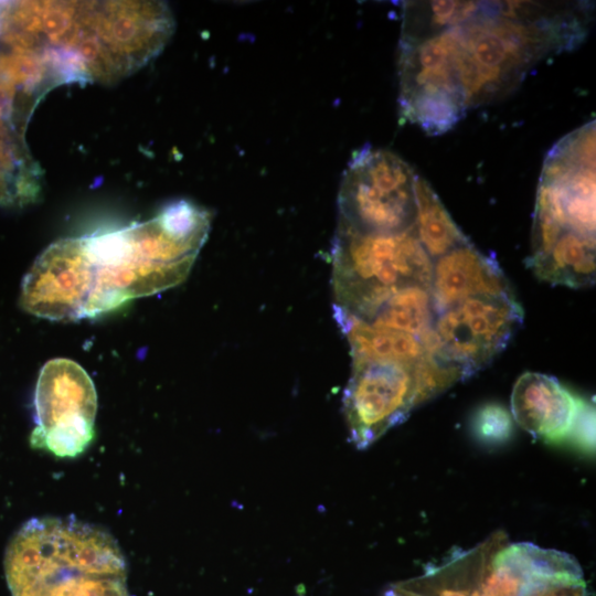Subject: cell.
<instances>
[{"label":"cell","mask_w":596,"mask_h":596,"mask_svg":"<svg viewBox=\"0 0 596 596\" xmlns=\"http://www.w3.org/2000/svg\"><path fill=\"white\" fill-rule=\"evenodd\" d=\"M209 210L169 203L148 221L47 246L21 285L20 305L47 320H81L181 284L211 228Z\"/></svg>","instance_id":"6da1fadb"},{"label":"cell","mask_w":596,"mask_h":596,"mask_svg":"<svg viewBox=\"0 0 596 596\" xmlns=\"http://www.w3.org/2000/svg\"><path fill=\"white\" fill-rule=\"evenodd\" d=\"M590 20L585 2L478 1L428 35L430 64L469 110L512 93L542 60L576 49Z\"/></svg>","instance_id":"7a4b0ae2"},{"label":"cell","mask_w":596,"mask_h":596,"mask_svg":"<svg viewBox=\"0 0 596 596\" xmlns=\"http://www.w3.org/2000/svg\"><path fill=\"white\" fill-rule=\"evenodd\" d=\"M433 260L415 225L401 232H356L337 227L332 243L336 307L369 321L397 290L430 288Z\"/></svg>","instance_id":"3957f363"},{"label":"cell","mask_w":596,"mask_h":596,"mask_svg":"<svg viewBox=\"0 0 596 596\" xmlns=\"http://www.w3.org/2000/svg\"><path fill=\"white\" fill-rule=\"evenodd\" d=\"M173 30L161 1H81L72 55L85 82L114 83L157 56Z\"/></svg>","instance_id":"277c9868"},{"label":"cell","mask_w":596,"mask_h":596,"mask_svg":"<svg viewBox=\"0 0 596 596\" xmlns=\"http://www.w3.org/2000/svg\"><path fill=\"white\" fill-rule=\"evenodd\" d=\"M413 168L394 152L364 146L343 172L337 227L356 232H401L415 225Z\"/></svg>","instance_id":"5b68a950"},{"label":"cell","mask_w":596,"mask_h":596,"mask_svg":"<svg viewBox=\"0 0 596 596\" xmlns=\"http://www.w3.org/2000/svg\"><path fill=\"white\" fill-rule=\"evenodd\" d=\"M35 427L30 443L60 458L83 454L94 438L97 394L87 372L64 358L47 361L35 392Z\"/></svg>","instance_id":"8992f818"},{"label":"cell","mask_w":596,"mask_h":596,"mask_svg":"<svg viewBox=\"0 0 596 596\" xmlns=\"http://www.w3.org/2000/svg\"><path fill=\"white\" fill-rule=\"evenodd\" d=\"M522 320L514 295L468 298L436 315L433 353L456 364L467 379L505 348Z\"/></svg>","instance_id":"52a82bcc"},{"label":"cell","mask_w":596,"mask_h":596,"mask_svg":"<svg viewBox=\"0 0 596 596\" xmlns=\"http://www.w3.org/2000/svg\"><path fill=\"white\" fill-rule=\"evenodd\" d=\"M414 364L352 361L342 403L350 439L356 448L371 446L422 404Z\"/></svg>","instance_id":"ba28073f"},{"label":"cell","mask_w":596,"mask_h":596,"mask_svg":"<svg viewBox=\"0 0 596 596\" xmlns=\"http://www.w3.org/2000/svg\"><path fill=\"white\" fill-rule=\"evenodd\" d=\"M434 260L430 294L436 315L468 298L514 295L497 260L470 242Z\"/></svg>","instance_id":"9c48e42d"},{"label":"cell","mask_w":596,"mask_h":596,"mask_svg":"<svg viewBox=\"0 0 596 596\" xmlns=\"http://www.w3.org/2000/svg\"><path fill=\"white\" fill-rule=\"evenodd\" d=\"M583 576L571 555L531 543L504 544L493 555L481 596H523L556 578Z\"/></svg>","instance_id":"30bf717a"},{"label":"cell","mask_w":596,"mask_h":596,"mask_svg":"<svg viewBox=\"0 0 596 596\" xmlns=\"http://www.w3.org/2000/svg\"><path fill=\"white\" fill-rule=\"evenodd\" d=\"M579 400L556 379L526 372L513 385L511 409L517 423L533 437L558 443L570 437Z\"/></svg>","instance_id":"8fae6325"},{"label":"cell","mask_w":596,"mask_h":596,"mask_svg":"<svg viewBox=\"0 0 596 596\" xmlns=\"http://www.w3.org/2000/svg\"><path fill=\"white\" fill-rule=\"evenodd\" d=\"M507 544L499 531L469 550H454L440 563L429 564L414 578L402 582L421 596H481L496 552Z\"/></svg>","instance_id":"7c38bea8"},{"label":"cell","mask_w":596,"mask_h":596,"mask_svg":"<svg viewBox=\"0 0 596 596\" xmlns=\"http://www.w3.org/2000/svg\"><path fill=\"white\" fill-rule=\"evenodd\" d=\"M43 172L23 131L0 115V207L23 209L41 198Z\"/></svg>","instance_id":"4fadbf2b"},{"label":"cell","mask_w":596,"mask_h":596,"mask_svg":"<svg viewBox=\"0 0 596 596\" xmlns=\"http://www.w3.org/2000/svg\"><path fill=\"white\" fill-rule=\"evenodd\" d=\"M333 313L350 344L352 361H392L414 364L425 352L417 337L374 326L336 306H333Z\"/></svg>","instance_id":"5bb4252c"},{"label":"cell","mask_w":596,"mask_h":596,"mask_svg":"<svg viewBox=\"0 0 596 596\" xmlns=\"http://www.w3.org/2000/svg\"><path fill=\"white\" fill-rule=\"evenodd\" d=\"M528 264L542 280L573 288L589 286L595 280V236L566 231L543 256Z\"/></svg>","instance_id":"9a60e30c"},{"label":"cell","mask_w":596,"mask_h":596,"mask_svg":"<svg viewBox=\"0 0 596 596\" xmlns=\"http://www.w3.org/2000/svg\"><path fill=\"white\" fill-rule=\"evenodd\" d=\"M415 227L422 246L436 259L469 242L429 183L417 175Z\"/></svg>","instance_id":"2e32d148"},{"label":"cell","mask_w":596,"mask_h":596,"mask_svg":"<svg viewBox=\"0 0 596 596\" xmlns=\"http://www.w3.org/2000/svg\"><path fill=\"white\" fill-rule=\"evenodd\" d=\"M435 317L430 288L412 285L393 294L368 322L419 339L433 328Z\"/></svg>","instance_id":"e0dca14e"},{"label":"cell","mask_w":596,"mask_h":596,"mask_svg":"<svg viewBox=\"0 0 596 596\" xmlns=\"http://www.w3.org/2000/svg\"><path fill=\"white\" fill-rule=\"evenodd\" d=\"M476 437L489 445H500L510 439L513 423L510 413L499 404H486L478 408L472 418Z\"/></svg>","instance_id":"ac0fdd59"},{"label":"cell","mask_w":596,"mask_h":596,"mask_svg":"<svg viewBox=\"0 0 596 596\" xmlns=\"http://www.w3.org/2000/svg\"><path fill=\"white\" fill-rule=\"evenodd\" d=\"M45 596H129V593L121 583L88 582L65 585Z\"/></svg>","instance_id":"d6986e66"},{"label":"cell","mask_w":596,"mask_h":596,"mask_svg":"<svg viewBox=\"0 0 596 596\" xmlns=\"http://www.w3.org/2000/svg\"><path fill=\"white\" fill-rule=\"evenodd\" d=\"M568 438H571L583 449H594L595 411L594 406L582 397L579 400L578 412Z\"/></svg>","instance_id":"ffe728a7"},{"label":"cell","mask_w":596,"mask_h":596,"mask_svg":"<svg viewBox=\"0 0 596 596\" xmlns=\"http://www.w3.org/2000/svg\"><path fill=\"white\" fill-rule=\"evenodd\" d=\"M523 596H588V593L583 576H572L541 584Z\"/></svg>","instance_id":"44dd1931"},{"label":"cell","mask_w":596,"mask_h":596,"mask_svg":"<svg viewBox=\"0 0 596 596\" xmlns=\"http://www.w3.org/2000/svg\"><path fill=\"white\" fill-rule=\"evenodd\" d=\"M382 596H421L414 590L406 587L402 582L390 585Z\"/></svg>","instance_id":"7402d4cb"}]
</instances>
